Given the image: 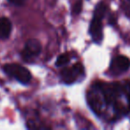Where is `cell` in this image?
Masks as SVG:
<instances>
[{
	"label": "cell",
	"mask_w": 130,
	"mask_h": 130,
	"mask_svg": "<svg viewBox=\"0 0 130 130\" xmlns=\"http://www.w3.org/2000/svg\"><path fill=\"white\" fill-rule=\"evenodd\" d=\"M4 71L20 83L27 85L31 80V74L28 69L18 63H8L4 66Z\"/></svg>",
	"instance_id": "1"
},
{
	"label": "cell",
	"mask_w": 130,
	"mask_h": 130,
	"mask_svg": "<svg viewBox=\"0 0 130 130\" xmlns=\"http://www.w3.org/2000/svg\"><path fill=\"white\" fill-rule=\"evenodd\" d=\"M85 73V69L81 63H76L71 67H67L61 71V79L65 84H72L76 82Z\"/></svg>",
	"instance_id": "2"
},
{
	"label": "cell",
	"mask_w": 130,
	"mask_h": 130,
	"mask_svg": "<svg viewBox=\"0 0 130 130\" xmlns=\"http://www.w3.org/2000/svg\"><path fill=\"white\" fill-rule=\"evenodd\" d=\"M41 44L38 39L30 38L25 44L23 50L22 51V57L25 61H30L38 57L41 53Z\"/></svg>",
	"instance_id": "3"
},
{
	"label": "cell",
	"mask_w": 130,
	"mask_h": 130,
	"mask_svg": "<svg viewBox=\"0 0 130 130\" xmlns=\"http://www.w3.org/2000/svg\"><path fill=\"white\" fill-rule=\"evenodd\" d=\"M130 67V60L123 55L116 56L110 65V71L113 75H119L126 71Z\"/></svg>",
	"instance_id": "4"
},
{
	"label": "cell",
	"mask_w": 130,
	"mask_h": 130,
	"mask_svg": "<svg viewBox=\"0 0 130 130\" xmlns=\"http://www.w3.org/2000/svg\"><path fill=\"white\" fill-rule=\"evenodd\" d=\"M89 33L92 37L93 40L95 43L100 44L103 40V24H102V20L97 18H94L91 21L90 27H89Z\"/></svg>",
	"instance_id": "5"
},
{
	"label": "cell",
	"mask_w": 130,
	"mask_h": 130,
	"mask_svg": "<svg viewBox=\"0 0 130 130\" xmlns=\"http://www.w3.org/2000/svg\"><path fill=\"white\" fill-rule=\"evenodd\" d=\"M12 31V23L7 18H0V39H6Z\"/></svg>",
	"instance_id": "6"
},
{
	"label": "cell",
	"mask_w": 130,
	"mask_h": 130,
	"mask_svg": "<svg viewBox=\"0 0 130 130\" xmlns=\"http://www.w3.org/2000/svg\"><path fill=\"white\" fill-rule=\"evenodd\" d=\"M107 6L103 2H100L99 4H97V6L94 8V18H97L100 20H103V17L105 16V13L107 12Z\"/></svg>",
	"instance_id": "7"
},
{
	"label": "cell",
	"mask_w": 130,
	"mask_h": 130,
	"mask_svg": "<svg viewBox=\"0 0 130 130\" xmlns=\"http://www.w3.org/2000/svg\"><path fill=\"white\" fill-rule=\"evenodd\" d=\"M71 61V56L67 53H64V54H60L57 57L55 61V65L57 67H61V66H64V65L68 64Z\"/></svg>",
	"instance_id": "8"
},
{
	"label": "cell",
	"mask_w": 130,
	"mask_h": 130,
	"mask_svg": "<svg viewBox=\"0 0 130 130\" xmlns=\"http://www.w3.org/2000/svg\"><path fill=\"white\" fill-rule=\"evenodd\" d=\"M82 6H83V1H82V0H77L72 7L73 14H75V15L79 14L80 12L82 11Z\"/></svg>",
	"instance_id": "9"
},
{
	"label": "cell",
	"mask_w": 130,
	"mask_h": 130,
	"mask_svg": "<svg viewBox=\"0 0 130 130\" xmlns=\"http://www.w3.org/2000/svg\"><path fill=\"white\" fill-rule=\"evenodd\" d=\"M123 11L126 14V16L130 18V0H123L122 2Z\"/></svg>",
	"instance_id": "10"
},
{
	"label": "cell",
	"mask_w": 130,
	"mask_h": 130,
	"mask_svg": "<svg viewBox=\"0 0 130 130\" xmlns=\"http://www.w3.org/2000/svg\"><path fill=\"white\" fill-rule=\"evenodd\" d=\"M11 4L14 5V6H22L24 4L26 0H8Z\"/></svg>",
	"instance_id": "11"
}]
</instances>
